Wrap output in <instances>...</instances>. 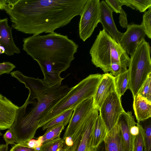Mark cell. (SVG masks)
Returning a JSON list of instances; mask_svg holds the SVG:
<instances>
[{
	"instance_id": "cell-11",
	"label": "cell",
	"mask_w": 151,
	"mask_h": 151,
	"mask_svg": "<svg viewBox=\"0 0 151 151\" xmlns=\"http://www.w3.org/2000/svg\"><path fill=\"white\" fill-rule=\"evenodd\" d=\"M94 109L93 97L84 100L74 108L69 124L64 134L63 140L73 134Z\"/></svg>"
},
{
	"instance_id": "cell-30",
	"label": "cell",
	"mask_w": 151,
	"mask_h": 151,
	"mask_svg": "<svg viewBox=\"0 0 151 151\" xmlns=\"http://www.w3.org/2000/svg\"><path fill=\"white\" fill-rule=\"evenodd\" d=\"M138 134L134 138L132 151H143L144 147L142 135L139 129Z\"/></svg>"
},
{
	"instance_id": "cell-34",
	"label": "cell",
	"mask_w": 151,
	"mask_h": 151,
	"mask_svg": "<svg viewBox=\"0 0 151 151\" xmlns=\"http://www.w3.org/2000/svg\"><path fill=\"white\" fill-rule=\"evenodd\" d=\"M19 143L21 145L34 148H39L42 145L41 141L38 138L37 139H32L26 142Z\"/></svg>"
},
{
	"instance_id": "cell-26",
	"label": "cell",
	"mask_w": 151,
	"mask_h": 151,
	"mask_svg": "<svg viewBox=\"0 0 151 151\" xmlns=\"http://www.w3.org/2000/svg\"><path fill=\"white\" fill-rule=\"evenodd\" d=\"M123 5L133 9H136L140 12H145L151 7V0H121Z\"/></svg>"
},
{
	"instance_id": "cell-18",
	"label": "cell",
	"mask_w": 151,
	"mask_h": 151,
	"mask_svg": "<svg viewBox=\"0 0 151 151\" xmlns=\"http://www.w3.org/2000/svg\"><path fill=\"white\" fill-rule=\"evenodd\" d=\"M104 141L106 151H127L120 129L117 124L108 132Z\"/></svg>"
},
{
	"instance_id": "cell-38",
	"label": "cell",
	"mask_w": 151,
	"mask_h": 151,
	"mask_svg": "<svg viewBox=\"0 0 151 151\" xmlns=\"http://www.w3.org/2000/svg\"><path fill=\"white\" fill-rule=\"evenodd\" d=\"M95 151H106L105 143L103 141L96 148Z\"/></svg>"
},
{
	"instance_id": "cell-8",
	"label": "cell",
	"mask_w": 151,
	"mask_h": 151,
	"mask_svg": "<svg viewBox=\"0 0 151 151\" xmlns=\"http://www.w3.org/2000/svg\"><path fill=\"white\" fill-rule=\"evenodd\" d=\"M99 0H87L78 24L80 38L84 42L90 37L99 23Z\"/></svg>"
},
{
	"instance_id": "cell-19",
	"label": "cell",
	"mask_w": 151,
	"mask_h": 151,
	"mask_svg": "<svg viewBox=\"0 0 151 151\" xmlns=\"http://www.w3.org/2000/svg\"><path fill=\"white\" fill-rule=\"evenodd\" d=\"M133 99V108L137 122L151 117V101L139 94Z\"/></svg>"
},
{
	"instance_id": "cell-35",
	"label": "cell",
	"mask_w": 151,
	"mask_h": 151,
	"mask_svg": "<svg viewBox=\"0 0 151 151\" xmlns=\"http://www.w3.org/2000/svg\"><path fill=\"white\" fill-rule=\"evenodd\" d=\"M119 13V23L120 25L123 28H126L128 25L127 14L122 8H121Z\"/></svg>"
},
{
	"instance_id": "cell-40",
	"label": "cell",
	"mask_w": 151,
	"mask_h": 151,
	"mask_svg": "<svg viewBox=\"0 0 151 151\" xmlns=\"http://www.w3.org/2000/svg\"><path fill=\"white\" fill-rule=\"evenodd\" d=\"M8 146L6 144L0 145V151H8Z\"/></svg>"
},
{
	"instance_id": "cell-1",
	"label": "cell",
	"mask_w": 151,
	"mask_h": 151,
	"mask_svg": "<svg viewBox=\"0 0 151 151\" xmlns=\"http://www.w3.org/2000/svg\"><path fill=\"white\" fill-rule=\"evenodd\" d=\"M87 0H8L4 10L12 28L39 35L52 33L81 15Z\"/></svg>"
},
{
	"instance_id": "cell-4",
	"label": "cell",
	"mask_w": 151,
	"mask_h": 151,
	"mask_svg": "<svg viewBox=\"0 0 151 151\" xmlns=\"http://www.w3.org/2000/svg\"><path fill=\"white\" fill-rule=\"evenodd\" d=\"M102 74L89 75L71 88L68 93L40 117L39 128L63 112L73 108L84 100L93 97L102 78Z\"/></svg>"
},
{
	"instance_id": "cell-12",
	"label": "cell",
	"mask_w": 151,
	"mask_h": 151,
	"mask_svg": "<svg viewBox=\"0 0 151 151\" xmlns=\"http://www.w3.org/2000/svg\"><path fill=\"white\" fill-rule=\"evenodd\" d=\"M11 76L24 83L29 91L27 99L32 101L36 99L40 101L48 91L50 86L44 84L42 79L27 77L18 70L12 72Z\"/></svg>"
},
{
	"instance_id": "cell-6",
	"label": "cell",
	"mask_w": 151,
	"mask_h": 151,
	"mask_svg": "<svg viewBox=\"0 0 151 151\" xmlns=\"http://www.w3.org/2000/svg\"><path fill=\"white\" fill-rule=\"evenodd\" d=\"M151 47L143 39L132 55L129 62L128 89L133 98L138 94L148 76L151 73Z\"/></svg>"
},
{
	"instance_id": "cell-28",
	"label": "cell",
	"mask_w": 151,
	"mask_h": 151,
	"mask_svg": "<svg viewBox=\"0 0 151 151\" xmlns=\"http://www.w3.org/2000/svg\"><path fill=\"white\" fill-rule=\"evenodd\" d=\"M137 94L151 101V73L147 76Z\"/></svg>"
},
{
	"instance_id": "cell-33",
	"label": "cell",
	"mask_w": 151,
	"mask_h": 151,
	"mask_svg": "<svg viewBox=\"0 0 151 151\" xmlns=\"http://www.w3.org/2000/svg\"><path fill=\"white\" fill-rule=\"evenodd\" d=\"M3 138L6 142V144L7 146L9 144L13 145L16 143V140L15 135L9 129L4 135Z\"/></svg>"
},
{
	"instance_id": "cell-2",
	"label": "cell",
	"mask_w": 151,
	"mask_h": 151,
	"mask_svg": "<svg viewBox=\"0 0 151 151\" xmlns=\"http://www.w3.org/2000/svg\"><path fill=\"white\" fill-rule=\"evenodd\" d=\"M23 49L40 66L43 83L50 86L62 82L60 73L70 66L78 45L73 40L55 32L24 38Z\"/></svg>"
},
{
	"instance_id": "cell-13",
	"label": "cell",
	"mask_w": 151,
	"mask_h": 151,
	"mask_svg": "<svg viewBox=\"0 0 151 151\" xmlns=\"http://www.w3.org/2000/svg\"><path fill=\"white\" fill-rule=\"evenodd\" d=\"M8 19H0V55L4 53L8 56L20 52L16 45L12 35V28L8 24Z\"/></svg>"
},
{
	"instance_id": "cell-15",
	"label": "cell",
	"mask_w": 151,
	"mask_h": 151,
	"mask_svg": "<svg viewBox=\"0 0 151 151\" xmlns=\"http://www.w3.org/2000/svg\"><path fill=\"white\" fill-rule=\"evenodd\" d=\"M115 91V77L109 73L102 74V78L93 97L94 108L99 111L106 97Z\"/></svg>"
},
{
	"instance_id": "cell-17",
	"label": "cell",
	"mask_w": 151,
	"mask_h": 151,
	"mask_svg": "<svg viewBox=\"0 0 151 151\" xmlns=\"http://www.w3.org/2000/svg\"><path fill=\"white\" fill-rule=\"evenodd\" d=\"M117 124L119 126L123 138L127 151H132L135 137L131 134L130 130L133 126L137 124L131 111H124L120 115Z\"/></svg>"
},
{
	"instance_id": "cell-3",
	"label": "cell",
	"mask_w": 151,
	"mask_h": 151,
	"mask_svg": "<svg viewBox=\"0 0 151 151\" xmlns=\"http://www.w3.org/2000/svg\"><path fill=\"white\" fill-rule=\"evenodd\" d=\"M60 82L50 86L48 91L30 111L25 112L27 105L24 103L17 111L14 120L9 129L14 134L16 143L33 139L42 115L55 106L69 92L71 88Z\"/></svg>"
},
{
	"instance_id": "cell-7",
	"label": "cell",
	"mask_w": 151,
	"mask_h": 151,
	"mask_svg": "<svg viewBox=\"0 0 151 151\" xmlns=\"http://www.w3.org/2000/svg\"><path fill=\"white\" fill-rule=\"evenodd\" d=\"M99 111L94 109L70 136L73 144L64 151H91V142Z\"/></svg>"
},
{
	"instance_id": "cell-27",
	"label": "cell",
	"mask_w": 151,
	"mask_h": 151,
	"mask_svg": "<svg viewBox=\"0 0 151 151\" xmlns=\"http://www.w3.org/2000/svg\"><path fill=\"white\" fill-rule=\"evenodd\" d=\"M63 146V140L59 137L43 143L39 148L40 151H58Z\"/></svg>"
},
{
	"instance_id": "cell-10",
	"label": "cell",
	"mask_w": 151,
	"mask_h": 151,
	"mask_svg": "<svg viewBox=\"0 0 151 151\" xmlns=\"http://www.w3.org/2000/svg\"><path fill=\"white\" fill-rule=\"evenodd\" d=\"M127 28L126 31L122 35L119 44L128 55H131L146 35L141 24H129Z\"/></svg>"
},
{
	"instance_id": "cell-25",
	"label": "cell",
	"mask_w": 151,
	"mask_h": 151,
	"mask_svg": "<svg viewBox=\"0 0 151 151\" xmlns=\"http://www.w3.org/2000/svg\"><path fill=\"white\" fill-rule=\"evenodd\" d=\"M65 127L64 125L62 123L55 125L46 130L45 133L43 135L39 137L38 138L40 140L42 144L46 142L60 137Z\"/></svg>"
},
{
	"instance_id": "cell-20",
	"label": "cell",
	"mask_w": 151,
	"mask_h": 151,
	"mask_svg": "<svg viewBox=\"0 0 151 151\" xmlns=\"http://www.w3.org/2000/svg\"><path fill=\"white\" fill-rule=\"evenodd\" d=\"M107 133L104 123L100 115H98L95 122L91 142V151H95L99 144L104 141Z\"/></svg>"
},
{
	"instance_id": "cell-22",
	"label": "cell",
	"mask_w": 151,
	"mask_h": 151,
	"mask_svg": "<svg viewBox=\"0 0 151 151\" xmlns=\"http://www.w3.org/2000/svg\"><path fill=\"white\" fill-rule=\"evenodd\" d=\"M74 109L71 108L63 112L49 121L42 127V130L48 129L60 123H63L66 126L70 121Z\"/></svg>"
},
{
	"instance_id": "cell-42",
	"label": "cell",
	"mask_w": 151,
	"mask_h": 151,
	"mask_svg": "<svg viewBox=\"0 0 151 151\" xmlns=\"http://www.w3.org/2000/svg\"><path fill=\"white\" fill-rule=\"evenodd\" d=\"M2 133H1V132L0 131V136H2Z\"/></svg>"
},
{
	"instance_id": "cell-41",
	"label": "cell",
	"mask_w": 151,
	"mask_h": 151,
	"mask_svg": "<svg viewBox=\"0 0 151 151\" xmlns=\"http://www.w3.org/2000/svg\"><path fill=\"white\" fill-rule=\"evenodd\" d=\"M58 151H64L62 148V149L59 150H58Z\"/></svg>"
},
{
	"instance_id": "cell-29",
	"label": "cell",
	"mask_w": 151,
	"mask_h": 151,
	"mask_svg": "<svg viewBox=\"0 0 151 151\" xmlns=\"http://www.w3.org/2000/svg\"><path fill=\"white\" fill-rule=\"evenodd\" d=\"M143 27L146 35L150 39L151 38V7L145 12L143 16V20L141 24Z\"/></svg>"
},
{
	"instance_id": "cell-5",
	"label": "cell",
	"mask_w": 151,
	"mask_h": 151,
	"mask_svg": "<svg viewBox=\"0 0 151 151\" xmlns=\"http://www.w3.org/2000/svg\"><path fill=\"white\" fill-rule=\"evenodd\" d=\"M126 52L103 29L97 35L89 53L92 63L105 73L110 71L111 64L119 63Z\"/></svg>"
},
{
	"instance_id": "cell-21",
	"label": "cell",
	"mask_w": 151,
	"mask_h": 151,
	"mask_svg": "<svg viewBox=\"0 0 151 151\" xmlns=\"http://www.w3.org/2000/svg\"><path fill=\"white\" fill-rule=\"evenodd\" d=\"M137 122V125L143 136L144 151H151V119Z\"/></svg>"
},
{
	"instance_id": "cell-32",
	"label": "cell",
	"mask_w": 151,
	"mask_h": 151,
	"mask_svg": "<svg viewBox=\"0 0 151 151\" xmlns=\"http://www.w3.org/2000/svg\"><path fill=\"white\" fill-rule=\"evenodd\" d=\"M16 66L9 62H4L0 63V75L4 73L9 74Z\"/></svg>"
},
{
	"instance_id": "cell-36",
	"label": "cell",
	"mask_w": 151,
	"mask_h": 151,
	"mask_svg": "<svg viewBox=\"0 0 151 151\" xmlns=\"http://www.w3.org/2000/svg\"><path fill=\"white\" fill-rule=\"evenodd\" d=\"M36 148H31L17 143L10 150V151H35Z\"/></svg>"
},
{
	"instance_id": "cell-37",
	"label": "cell",
	"mask_w": 151,
	"mask_h": 151,
	"mask_svg": "<svg viewBox=\"0 0 151 151\" xmlns=\"http://www.w3.org/2000/svg\"><path fill=\"white\" fill-rule=\"evenodd\" d=\"M139 128L137 125L133 126L130 128V132L131 134L134 137H135L137 135L139 134Z\"/></svg>"
},
{
	"instance_id": "cell-23",
	"label": "cell",
	"mask_w": 151,
	"mask_h": 151,
	"mask_svg": "<svg viewBox=\"0 0 151 151\" xmlns=\"http://www.w3.org/2000/svg\"><path fill=\"white\" fill-rule=\"evenodd\" d=\"M130 58L126 52L122 55L119 63H112L110 68V73L115 77L124 72L128 69Z\"/></svg>"
},
{
	"instance_id": "cell-9",
	"label": "cell",
	"mask_w": 151,
	"mask_h": 151,
	"mask_svg": "<svg viewBox=\"0 0 151 151\" xmlns=\"http://www.w3.org/2000/svg\"><path fill=\"white\" fill-rule=\"evenodd\" d=\"M121 98L116 91L112 92L105 100L99 110L108 132L115 125L120 115L125 111Z\"/></svg>"
},
{
	"instance_id": "cell-16",
	"label": "cell",
	"mask_w": 151,
	"mask_h": 151,
	"mask_svg": "<svg viewBox=\"0 0 151 151\" xmlns=\"http://www.w3.org/2000/svg\"><path fill=\"white\" fill-rule=\"evenodd\" d=\"M19 108L0 94V130L9 129L14 120Z\"/></svg>"
},
{
	"instance_id": "cell-24",
	"label": "cell",
	"mask_w": 151,
	"mask_h": 151,
	"mask_svg": "<svg viewBox=\"0 0 151 151\" xmlns=\"http://www.w3.org/2000/svg\"><path fill=\"white\" fill-rule=\"evenodd\" d=\"M116 91L121 97L128 89L129 75L128 70L115 77Z\"/></svg>"
},
{
	"instance_id": "cell-39",
	"label": "cell",
	"mask_w": 151,
	"mask_h": 151,
	"mask_svg": "<svg viewBox=\"0 0 151 151\" xmlns=\"http://www.w3.org/2000/svg\"><path fill=\"white\" fill-rule=\"evenodd\" d=\"M7 0H0V9L3 10L4 7L6 4Z\"/></svg>"
},
{
	"instance_id": "cell-31",
	"label": "cell",
	"mask_w": 151,
	"mask_h": 151,
	"mask_svg": "<svg viewBox=\"0 0 151 151\" xmlns=\"http://www.w3.org/2000/svg\"><path fill=\"white\" fill-rule=\"evenodd\" d=\"M105 1L113 12L120 13L122 6L123 5L121 0H106Z\"/></svg>"
},
{
	"instance_id": "cell-14",
	"label": "cell",
	"mask_w": 151,
	"mask_h": 151,
	"mask_svg": "<svg viewBox=\"0 0 151 151\" xmlns=\"http://www.w3.org/2000/svg\"><path fill=\"white\" fill-rule=\"evenodd\" d=\"M113 12L105 1H100L99 22L102 25L103 29L119 44L123 33L117 29L113 17Z\"/></svg>"
}]
</instances>
